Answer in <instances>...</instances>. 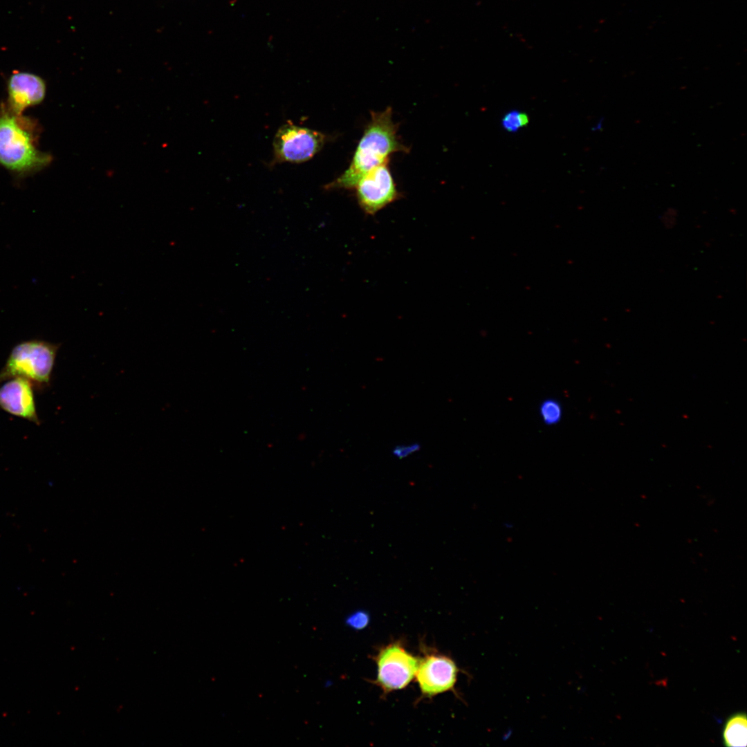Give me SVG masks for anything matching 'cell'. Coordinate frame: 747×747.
<instances>
[{
    "label": "cell",
    "mask_w": 747,
    "mask_h": 747,
    "mask_svg": "<svg viewBox=\"0 0 747 747\" xmlns=\"http://www.w3.org/2000/svg\"><path fill=\"white\" fill-rule=\"evenodd\" d=\"M398 124L392 119V109L371 112L370 121L356 148L347 169L324 186L326 190H353L360 179L374 167L389 161L395 152H407L409 148L398 138Z\"/></svg>",
    "instance_id": "cell-1"
},
{
    "label": "cell",
    "mask_w": 747,
    "mask_h": 747,
    "mask_svg": "<svg viewBox=\"0 0 747 747\" xmlns=\"http://www.w3.org/2000/svg\"><path fill=\"white\" fill-rule=\"evenodd\" d=\"M33 121L12 113H0V165L19 176L39 172L52 161V156L37 148Z\"/></svg>",
    "instance_id": "cell-2"
},
{
    "label": "cell",
    "mask_w": 747,
    "mask_h": 747,
    "mask_svg": "<svg viewBox=\"0 0 747 747\" xmlns=\"http://www.w3.org/2000/svg\"><path fill=\"white\" fill-rule=\"evenodd\" d=\"M60 346L59 343L38 339L18 343L0 370V383L21 377L29 380L37 391L49 387Z\"/></svg>",
    "instance_id": "cell-3"
},
{
    "label": "cell",
    "mask_w": 747,
    "mask_h": 747,
    "mask_svg": "<svg viewBox=\"0 0 747 747\" xmlns=\"http://www.w3.org/2000/svg\"><path fill=\"white\" fill-rule=\"evenodd\" d=\"M377 674L374 683L385 694L406 688L415 677L418 658L400 641L381 647L374 657Z\"/></svg>",
    "instance_id": "cell-4"
},
{
    "label": "cell",
    "mask_w": 747,
    "mask_h": 747,
    "mask_svg": "<svg viewBox=\"0 0 747 747\" xmlns=\"http://www.w3.org/2000/svg\"><path fill=\"white\" fill-rule=\"evenodd\" d=\"M326 136L322 132L287 121L277 131L273 142V165L309 160L324 147Z\"/></svg>",
    "instance_id": "cell-5"
},
{
    "label": "cell",
    "mask_w": 747,
    "mask_h": 747,
    "mask_svg": "<svg viewBox=\"0 0 747 747\" xmlns=\"http://www.w3.org/2000/svg\"><path fill=\"white\" fill-rule=\"evenodd\" d=\"M460 669L447 655L432 651H424L418 658L415 680L421 698H432L440 694L453 692Z\"/></svg>",
    "instance_id": "cell-6"
},
{
    "label": "cell",
    "mask_w": 747,
    "mask_h": 747,
    "mask_svg": "<svg viewBox=\"0 0 747 747\" xmlns=\"http://www.w3.org/2000/svg\"><path fill=\"white\" fill-rule=\"evenodd\" d=\"M388 163L371 169L354 187L358 205L367 214L374 215L399 197Z\"/></svg>",
    "instance_id": "cell-7"
},
{
    "label": "cell",
    "mask_w": 747,
    "mask_h": 747,
    "mask_svg": "<svg viewBox=\"0 0 747 747\" xmlns=\"http://www.w3.org/2000/svg\"><path fill=\"white\" fill-rule=\"evenodd\" d=\"M7 91L5 108L15 115L21 116L25 109L37 105L44 100L46 85L40 76L19 71L12 73L8 78Z\"/></svg>",
    "instance_id": "cell-8"
},
{
    "label": "cell",
    "mask_w": 747,
    "mask_h": 747,
    "mask_svg": "<svg viewBox=\"0 0 747 747\" xmlns=\"http://www.w3.org/2000/svg\"><path fill=\"white\" fill-rule=\"evenodd\" d=\"M32 383L26 378L15 377L0 387V408L6 412L40 424Z\"/></svg>",
    "instance_id": "cell-9"
},
{
    "label": "cell",
    "mask_w": 747,
    "mask_h": 747,
    "mask_svg": "<svg viewBox=\"0 0 747 747\" xmlns=\"http://www.w3.org/2000/svg\"><path fill=\"white\" fill-rule=\"evenodd\" d=\"M726 746H746L747 744V719L745 713H736L726 721L722 733Z\"/></svg>",
    "instance_id": "cell-10"
},
{
    "label": "cell",
    "mask_w": 747,
    "mask_h": 747,
    "mask_svg": "<svg viewBox=\"0 0 747 747\" xmlns=\"http://www.w3.org/2000/svg\"><path fill=\"white\" fill-rule=\"evenodd\" d=\"M539 412L542 421L548 425L558 423L562 416L561 404L553 398L543 400L540 405Z\"/></svg>",
    "instance_id": "cell-11"
},
{
    "label": "cell",
    "mask_w": 747,
    "mask_h": 747,
    "mask_svg": "<svg viewBox=\"0 0 747 747\" xmlns=\"http://www.w3.org/2000/svg\"><path fill=\"white\" fill-rule=\"evenodd\" d=\"M528 116L523 112L513 110L506 113L501 120L504 129L510 133L517 131L520 128L525 127L528 123Z\"/></svg>",
    "instance_id": "cell-12"
},
{
    "label": "cell",
    "mask_w": 747,
    "mask_h": 747,
    "mask_svg": "<svg viewBox=\"0 0 747 747\" xmlns=\"http://www.w3.org/2000/svg\"><path fill=\"white\" fill-rule=\"evenodd\" d=\"M369 621V614L366 611L362 610L351 614L346 618L347 625L356 630L364 629L368 625Z\"/></svg>",
    "instance_id": "cell-13"
},
{
    "label": "cell",
    "mask_w": 747,
    "mask_h": 747,
    "mask_svg": "<svg viewBox=\"0 0 747 747\" xmlns=\"http://www.w3.org/2000/svg\"><path fill=\"white\" fill-rule=\"evenodd\" d=\"M421 448V445L418 443L400 444L394 447L391 453L394 457L398 459H403L416 453Z\"/></svg>",
    "instance_id": "cell-14"
}]
</instances>
